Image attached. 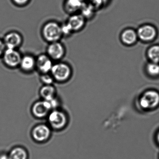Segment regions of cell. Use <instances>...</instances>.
I'll list each match as a JSON object with an SVG mask.
<instances>
[{
  "label": "cell",
  "mask_w": 159,
  "mask_h": 159,
  "mask_svg": "<svg viewBox=\"0 0 159 159\" xmlns=\"http://www.w3.org/2000/svg\"><path fill=\"white\" fill-rule=\"evenodd\" d=\"M42 34L45 40L51 43L58 42L62 37L63 33L60 25L52 21L46 23L43 26Z\"/></svg>",
  "instance_id": "6da1fadb"
},
{
  "label": "cell",
  "mask_w": 159,
  "mask_h": 159,
  "mask_svg": "<svg viewBox=\"0 0 159 159\" xmlns=\"http://www.w3.org/2000/svg\"><path fill=\"white\" fill-rule=\"evenodd\" d=\"M47 117L49 125L55 130H61L67 124L68 118L66 113L57 109L51 111Z\"/></svg>",
  "instance_id": "7a4b0ae2"
},
{
  "label": "cell",
  "mask_w": 159,
  "mask_h": 159,
  "mask_svg": "<svg viewBox=\"0 0 159 159\" xmlns=\"http://www.w3.org/2000/svg\"><path fill=\"white\" fill-rule=\"evenodd\" d=\"M51 73L55 80L59 82H64L70 78L71 70L67 64L58 63L53 65Z\"/></svg>",
  "instance_id": "3957f363"
},
{
  "label": "cell",
  "mask_w": 159,
  "mask_h": 159,
  "mask_svg": "<svg viewBox=\"0 0 159 159\" xmlns=\"http://www.w3.org/2000/svg\"><path fill=\"white\" fill-rule=\"evenodd\" d=\"M2 57L6 66L10 68H15L20 65L22 57L16 49H6Z\"/></svg>",
  "instance_id": "277c9868"
},
{
  "label": "cell",
  "mask_w": 159,
  "mask_h": 159,
  "mask_svg": "<svg viewBox=\"0 0 159 159\" xmlns=\"http://www.w3.org/2000/svg\"><path fill=\"white\" fill-rule=\"evenodd\" d=\"M51 135V130L50 126L44 124H40L35 126L32 129L31 136L36 142H45Z\"/></svg>",
  "instance_id": "5b68a950"
},
{
  "label": "cell",
  "mask_w": 159,
  "mask_h": 159,
  "mask_svg": "<svg viewBox=\"0 0 159 159\" xmlns=\"http://www.w3.org/2000/svg\"><path fill=\"white\" fill-rule=\"evenodd\" d=\"M52 111L51 105L45 100L37 101L32 106L31 111L36 118H43L48 116Z\"/></svg>",
  "instance_id": "8992f818"
},
{
  "label": "cell",
  "mask_w": 159,
  "mask_h": 159,
  "mask_svg": "<svg viewBox=\"0 0 159 159\" xmlns=\"http://www.w3.org/2000/svg\"><path fill=\"white\" fill-rule=\"evenodd\" d=\"M141 107L145 109L153 108L159 104V94L153 91L145 93L140 100Z\"/></svg>",
  "instance_id": "52a82bcc"
},
{
  "label": "cell",
  "mask_w": 159,
  "mask_h": 159,
  "mask_svg": "<svg viewBox=\"0 0 159 159\" xmlns=\"http://www.w3.org/2000/svg\"><path fill=\"white\" fill-rule=\"evenodd\" d=\"M138 38L142 41H152L156 38L157 30L151 25H146L141 26L137 31Z\"/></svg>",
  "instance_id": "ba28073f"
},
{
  "label": "cell",
  "mask_w": 159,
  "mask_h": 159,
  "mask_svg": "<svg viewBox=\"0 0 159 159\" xmlns=\"http://www.w3.org/2000/svg\"><path fill=\"white\" fill-rule=\"evenodd\" d=\"M47 55L54 60H59L64 57L65 49L59 42L51 43L47 49Z\"/></svg>",
  "instance_id": "9c48e42d"
},
{
  "label": "cell",
  "mask_w": 159,
  "mask_h": 159,
  "mask_svg": "<svg viewBox=\"0 0 159 159\" xmlns=\"http://www.w3.org/2000/svg\"><path fill=\"white\" fill-rule=\"evenodd\" d=\"M53 64L52 60L47 54H41L36 59V67L42 74L51 72Z\"/></svg>",
  "instance_id": "30bf717a"
},
{
  "label": "cell",
  "mask_w": 159,
  "mask_h": 159,
  "mask_svg": "<svg viewBox=\"0 0 159 159\" xmlns=\"http://www.w3.org/2000/svg\"><path fill=\"white\" fill-rule=\"evenodd\" d=\"M3 40L6 49H16L22 44L23 39L18 32H11L5 35Z\"/></svg>",
  "instance_id": "8fae6325"
},
{
  "label": "cell",
  "mask_w": 159,
  "mask_h": 159,
  "mask_svg": "<svg viewBox=\"0 0 159 159\" xmlns=\"http://www.w3.org/2000/svg\"><path fill=\"white\" fill-rule=\"evenodd\" d=\"M85 24L83 16L80 15H73L71 16L67 23V25L72 31H77L80 30Z\"/></svg>",
  "instance_id": "7c38bea8"
},
{
  "label": "cell",
  "mask_w": 159,
  "mask_h": 159,
  "mask_svg": "<svg viewBox=\"0 0 159 159\" xmlns=\"http://www.w3.org/2000/svg\"><path fill=\"white\" fill-rule=\"evenodd\" d=\"M138 39V38L137 32L131 29H128L124 30L121 35L122 42L127 45L134 44Z\"/></svg>",
  "instance_id": "4fadbf2b"
},
{
  "label": "cell",
  "mask_w": 159,
  "mask_h": 159,
  "mask_svg": "<svg viewBox=\"0 0 159 159\" xmlns=\"http://www.w3.org/2000/svg\"><path fill=\"white\" fill-rule=\"evenodd\" d=\"M19 66L24 71H32L36 67V59L31 56H25L22 57Z\"/></svg>",
  "instance_id": "5bb4252c"
},
{
  "label": "cell",
  "mask_w": 159,
  "mask_h": 159,
  "mask_svg": "<svg viewBox=\"0 0 159 159\" xmlns=\"http://www.w3.org/2000/svg\"><path fill=\"white\" fill-rule=\"evenodd\" d=\"M39 93L43 100H49L56 97V90L52 85H44L41 88Z\"/></svg>",
  "instance_id": "9a60e30c"
},
{
  "label": "cell",
  "mask_w": 159,
  "mask_h": 159,
  "mask_svg": "<svg viewBox=\"0 0 159 159\" xmlns=\"http://www.w3.org/2000/svg\"><path fill=\"white\" fill-rule=\"evenodd\" d=\"M9 155L11 159H27L28 158L26 151L21 147L14 148Z\"/></svg>",
  "instance_id": "2e32d148"
},
{
  "label": "cell",
  "mask_w": 159,
  "mask_h": 159,
  "mask_svg": "<svg viewBox=\"0 0 159 159\" xmlns=\"http://www.w3.org/2000/svg\"><path fill=\"white\" fill-rule=\"evenodd\" d=\"M148 56L153 63L159 62V45H153L150 47L148 51Z\"/></svg>",
  "instance_id": "e0dca14e"
},
{
  "label": "cell",
  "mask_w": 159,
  "mask_h": 159,
  "mask_svg": "<svg viewBox=\"0 0 159 159\" xmlns=\"http://www.w3.org/2000/svg\"><path fill=\"white\" fill-rule=\"evenodd\" d=\"M66 5L68 11L73 12L81 8V0H67Z\"/></svg>",
  "instance_id": "ac0fdd59"
},
{
  "label": "cell",
  "mask_w": 159,
  "mask_h": 159,
  "mask_svg": "<svg viewBox=\"0 0 159 159\" xmlns=\"http://www.w3.org/2000/svg\"><path fill=\"white\" fill-rule=\"evenodd\" d=\"M147 69L149 74L152 76H156L159 74V65L157 63L152 62L148 64Z\"/></svg>",
  "instance_id": "d6986e66"
},
{
  "label": "cell",
  "mask_w": 159,
  "mask_h": 159,
  "mask_svg": "<svg viewBox=\"0 0 159 159\" xmlns=\"http://www.w3.org/2000/svg\"><path fill=\"white\" fill-rule=\"evenodd\" d=\"M40 80L44 85H52L55 80L52 75H49L48 73L43 74L41 77Z\"/></svg>",
  "instance_id": "ffe728a7"
},
{
  "label": "cell",
  "mask_w": 159,
  "mask_h": 159,
  "mask_svg": "<svg viewBox=\"0 0 159 159\" xmlns=\"http://www.w3.org/2000/svg\"><path fill=\"white\" fill-rule=\"evenodd\" d=\"M6 48L3 40L0 39V57L3 55Z\"/></svg>",
  "instance_id": "44dd1931"
},
{
  "label": "cell",
  "mask_w": 159,
  "mask_h": 159,
  "mask_svg": "<svg viewBox=\"0 0 159 159\" xmlns=\"http://www.w3.org/2000/svg\"><path fill=\"white\" fill-rule=\"evenodd\" d=\"M13 2L18 5H24L27 4L29 0H12Z\"/></svg>",
  "instance_id": "7402d4cb"
},
{
  "label": "cell",
  "mask_w": 159,
  "mask_h": 159,
  "mask_svg": "<svg viewBox=\"0 0 159 159\" xmlns=\"http://www.w3.org/2000/svg\"><path fill=\"white\" fill-rule=\"evenodd\" d=\"M0 159H11L9 155L6 154H1L0 155Z\"/></svg>",
  "instance_id": "603a6c76"
},
{
  "label": "cell",
  "mask_w": 159,
  "mask_h": 159,
  "mask_svg": "<svg viewBox=\"0 0 159 159\" xmlns=\"http://www.w3.org/2000/svg\"><path fill=\"white\" fill-rule=\"evenodd\" d=\"M157 138H158V140L159 142V134H158V136H157Z\"/></svg>",
  "instance_id": "cb8c5ba5"
}]
</instances>
